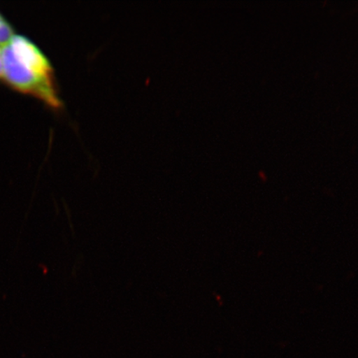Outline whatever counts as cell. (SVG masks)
<instances>
[{
  "instance_id": "1",
  "label": "cell",
  "mask_w": 358,
  "mask_h": 358,
  "mask_svg": "<svg viewBox=\"0 0 358 358\" xmlns=\"http://www.w3.org/2000/svg\"><path fill=\"white\" fill-rule=\"evenodd\" d=\"M2 55L3 80L17 91L31 94L52 108H60L61 101L57 96L55 80L36 73L15 55L8 44L2 49Z\"/></svg>"
},
{
  "instance_id": "2",
  "label": "cell",
  "mask_w": 358,
  "mask_h": 358,
  "mask_svg": "<svg viewBox=\"0 0 358 358\" xmlns=\"http://www.w3.org/2000/svg\"><path fill=\"white\" fill-rule=\"evenodd\" d=\"M8 45L15 55L36 73L43 78L55 80L50 62L29 39L24 36L15 34Z\"/></svg>"
},
{
  "instance_id": "3",
  "label": "cell",
  "mask_w": 358,
  "mask_h": 358,
  "mask_svg": "<svg viewBox=\"0 0 358 358\" xmlns=\"http://www.w3.org/2000/svg\"><path fill=\"white\" fill-rule=\"evenodd\" d=\"M13 36H15V34H13L11 26L0 15V45H3L4 47L10 43Z\"/></svg>"
},
{
  "instance_id": "4",
  "label": "cell",
  "mask_w": 358,
  "mask_h": 358,
  "mask_svg": "<svg viewBox=\"0 0 358 358\" xmlns=\"http://www.w3.org/2000/svg\"><path fill=\"white\" fill-rule=\"evenodd\" d=\"M3 55L2 50L0 49V80H3Z\"/></svg>"
}]
</instances>
